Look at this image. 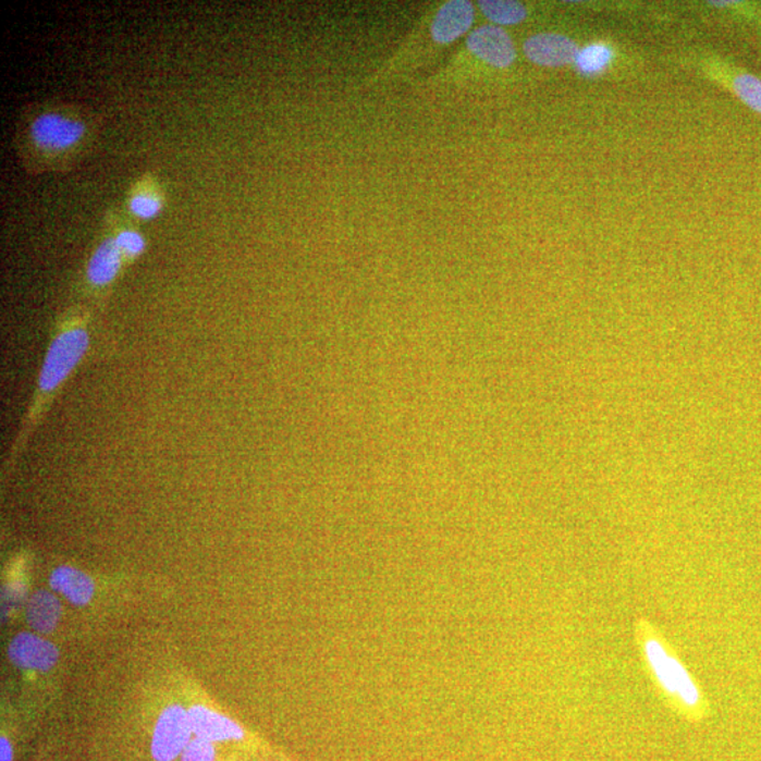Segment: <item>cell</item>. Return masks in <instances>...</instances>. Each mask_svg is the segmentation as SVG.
<instances>
[{
    "mask_svg": "<svg viewBox=\"0 0 761 761\" xmlns=\"http://www.w3.org/2000/svg\"><path fill=\"white\" fill-rule=\"evenodd\" d=\"M634 640L646 677L663 705L687 724L705 722L712 711L710 698L663 629L649 617L639 616Z\"/></svg>",
    "mask_w": 761,
    "mask_h": 761,
    "instance_id": "6da1fadb",
    "label": "cell"
},
{
    "mask_svg": "<svg viewBox=\"0 0 761 761\" xmlns=\"http://www.w3.org/2000/svg\"><path fill=\"white\" fill-rule=\"evenodd\" d=\"M97 138V122L71 105H47L28 110L19 126L17 145L27 170L62 171L88 152Z\"/></svg>",
    "mask_w": 761,
    "mask_h": 761,
    "instance_id": "7a4b0ae2",
    "label": "cell"
},
{
    "mask_svg": "<svg viewBox=\"0 0 761 761\" xmlns=\"http://www.w3.org/2000/svg\"><path fill=\"white\" fill-rule=\"evenodd\" d=\"M89 346V334L84 328L65 330L56 337L47 352L40 375V390L54 391L78 366Z\"/></svg>",
    "mask_w": 761,
    "mask_h": 761,
    "instance_id": "3957f363",
    "label": "cell"
},
{
    "mask_svg": "<svg viewBox=\"0 0 761 761\" xmlns=\"http://www.w3.org/2000/svg\"><path fill=\"white\" fill-rule=\"evenodd\" d=\"M189 712L170 707L161 713L152 735L151 753L157 761H172L182 754L193 736Z\"/></svg>",
    "mask_w": 761,
    "mask_h": 761,
    "instance_id": "277c9868",
    "label": "cell"
},
{
    "mask_svg": "<svg viewBox=\"0 0 761 761\" xmlns=\"http://www.w3.org/2000/svg\"><path fill=\"white\" fill-rule=\"evenodd\" d=\"M468 50L495 69H507L516 59L514 41L504 28L481 26L468 37Z\"/></svg>",
    "mask_w": 761,
    "mask_h": 761,
    "instance_id": "5b68a950",
    "label": "cell"
},
{
    "mask_svg": "<svg viewBox=\"0 0 761 761\" xmlns=\"http://www.w3.org/2000/svg\"><path fill=\"white\" fill-rule=\"evenodd\" d=\"M577 42L559 33H539L525 41V56L542 66H563L576 62Z\"/></svg>",
    "mask_w": 761,
    "mask_h": 761,
    "instance_id": "8992f818",
    "label": "cell"
},
{
    "mask_svg": "<svg viewBox=\"0 0 761 761\" xmlns=\"http://www.w3.org/2000/svg\"><path fill=\"white\" fill-rule=\"evenodd\" d=\"M474 16H476V12H474L471 2L450 0L435 13L432 28H430L433 40L439 45H449V42L457 40L458 37L470 30Z\"/></svg>",
    "mask_w": 761,
    "mask_h": 761,
    "instance_id": "52a82bcc",
    "label": "cell"
},
{
    "mask_svg": "<svg viewBox=\"0 0 761 761\" xmlns=\"http://www.w3.org/2000/svg\"><path fill=\"white\" fill-rule=\"evenodd\" d=\"M9 658L17 667L47 672L59 660V650L50 641L33 634H21L9 646Z\"/></svg>",
    "mask_w": 761,
    "mask_h": 761,
    "instance_id": "ba28073f",
    "label": "cell"
},
{
    "mask_svg": "<svg viewBox=\"0 0 761 761\" xmlns=\"http://www.w3.org/2000/svg\"><path fill=\"white\" fill-rule=\"evenodd\" d=\"M123 254L118 247L114 232H109L95 248L86 267V279L95 289H107L122 270Z\"/></svg>",
    "mask_w": 761,
    "mask_h": 761,
    "instance_id": "9c48e42d",
    "label": "cell"
},
{
    "mask_svg": "<svg viewBox=\"0 0 761 761\" xmlns=\"http://www.w3.org/2000/svg\"><path fill=\"white\" fill-rule=\"evenodd\" d=\"M126 205L133 218L143 222L155 220L165 208L164 189L155 176L145 175L128 191Z\"/></svg>",
    "mask_w": 761,
    "mask_h": 761,
    "instance_id": "30bf717a",
    "label": "cell"
},
{
    "mask_svg": "<svg viewBox=\"0 0 761 761\" xmlns=\"http://www.w3.org/2000/svg\"><path fill=\"white\" fill-rule=\"evenodd\" d=\"M188 712L194 735L199 739L213 744V741L238 740L244 736L242 727L236 722L208 708L193 707Z\"/></svg>",
    "mask_w": 761,
    "mask_h": 761,
    "instance_id": "8fae6325",
    "label": "cell"
},
{
    "mask_svg": "<svg viewBox=\"0 0 761 761\" xmlns=\"http://www.w3.org/2000/svg\"><path fill=\"white\" fill-rule=\"evenodd\" d=\"M52 590L62 593L71 604L83 606L94 596L93 580L85 573L73 567L62 566L54 569L50 577Z\"/></svg>",
    "mask_w": 761,
    "mask_h": 761,
    "instance_id": "7c38bea8",
    "label": "cell"
},
{
    "mask_svg": "<svg viewBox=\"0 0 761 761\" xmlns=\"http://www.w3.org/2000/svg\"><path fill=\"white\" fill-rule=\"evenodd\" d=\"M61 614L60 601L50 592L38 591L28 601L27 622L40 634H50L54 630Z\"/></svg>",
    "mask_w": 761,
    "mask_h": 761,
    "instance_id": "4fadbf2b",
    "label": "cell"
},
{
    "mask_svg": "<svg viewBox=\"0 0 761 761\" xmlns=\"http://www.w3.org/2000/svg\"><path fill=\"white\" fill-rule=\"evenodd\" d=\"M481 12L488 21L500 26H515L524 22L528 16V9L525 4L514 2V0H481Z\"/></svg>",
    "mask_w": 761,
    "mask_h": 761,
    "instance_id": "5bb4252c",
    "label": "cell"
},
{
    "mask_svg": "<svg viewBox=\"0 0 761 761\" xmlns=\"http://www.w3.org/2000/svg\"><path fill=\"white\" fill-rule=\"evenodd\" d=\"M614 51L604 42H592L578 51L576 64L584 75H597L611 64Z\"/></svg>",
    "mask_w": 761,
    "mask_h": 761,
    "instance_id": "9a60e30c",
    "label": "cell"
},
{
    "mask_svg": "<svg viewBox=\"0 0 761 761\" xmlns=\"http://www.w3.org/2000/svg\"><path fill=\"white\" fill-rule=\"evenodd\" d=\"M114 237H116L118 247L121 248L126 260H134V258L140 257L146 251V237L137 229H118L114 232Z\"/></svg>",
    "mask_w": 761,
    "mask_h": 761,
    "instance_id": "2e32d148",
    "label": "cell"
},
{
    "mask_svg": "<svg viewBox=\"0 0 761 761\" xmlns=\"http://www.w3.org/2000/svg\"><path fill=\"white\" fill-rule=\"evenodd\" d=\"M735 93L749 108L761 113V79L753 75L737 76L734 83Z\"/></svg>",
    "mask_w": 761,
    "mask_h": 761,
    "instance_id": "e0dca14e",
    "label": "cell"
},
{
    "mask_svg": "<svg viewBox=\"0 0 761 761\" xmlns=\"http://www.w3.org/2000/svg\"><path fill=\"white\" fill-rule=\"evenodd\" d=\"M181 761H214L213 745L210 741L195 737L182 751Z\"/></svg>",
    "mask_w": 761,
    "mask_h": 761,
    "instance_id": "ac0fdd59",
    "label": "cell"
},
{
    "mask_svg": "<svg viewBox=\"0 0 761 761\" xmlns=\"http://www.w3.org/2000/svg\"><path fill=\"white\" fill-rule=\"evenodd\" d=\"M12 746L9 744L7 737H2V739H0V761H12Z\"/></svg>",
    "mask_w": 761,
    "mask_h": 761,
    "instance_id": "d6986e66",
    "label": "cell"
}]
</instances>
